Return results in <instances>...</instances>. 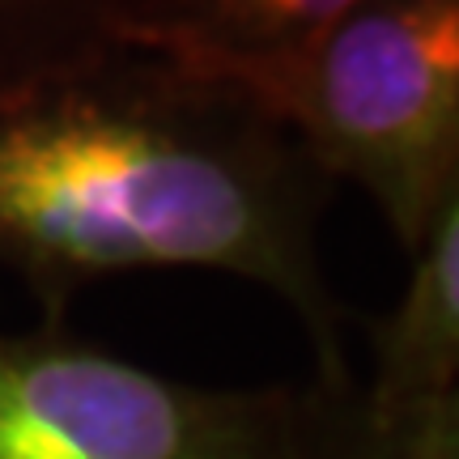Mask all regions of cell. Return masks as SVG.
I'll return each instance as SVG.
<instances>
[{"label":"cell","mask_w":459,"mask_h":459,"mask_svg":"<svg viewBox=\"0 0 459 459\" xmlns=\"http://www.w3.org/2000/svg\"><path fill=\"white\" fill-rule=\"evenodd\" d=\"M247 85L328 179L358 183L417 251L459 196V0H358Z\"/></svg>","instance_id":"obj_2"},{"label":"cell","mask_w":459,"mask_h":459,"mask_svg":"<svg viewBox=\"0 0 459 459\" xmlns=\"http://www.w3.org/2000/svg\"><path fill=\"white\" fill-rule=\"evenodd\" d=\"M111 48L115 0H0V102Z\"/></svg>","instance_id":"obj_5"},{"label":"cell","mask_w":459,"mask_h":459,"mask_svg":"<svg viewBox=\"0 0 459 459\" xmlns=\"http://www.w3.org/2000/svg\"><path fill=\"white\" fill-rule=\"evenodd\" d=\"M0 459H315L290 392L192 387L60 332L0 336Z\"/></svg>","instance_id":"obj_3"},{"label":"cell","mask_w":459,"mask_h":459,"mask_svg":"<svg viewBox=\"0 0 459 459\" xmlns=\"http://www.w3.org/2000/svg\"><path fill=\"white\" fill-rule=\"evenodd\" d=\"M358 0H115V39L209 73L273 65Z\"/></svg>","instance_id":"obj_4"},{"label":"cell","mask_w":459,"mask_h":459,"mask_svg":"<svg viewBox=\"0 0 459 459\" xmlns=\"http://www.w3.org/2000/svg\"><path fill=\"white\" fill-rule=\"evenodd\" d=\"M328 183L247 85L128 43L0 102V264L51 315L99 277L209 268L285 298L344 383Z\"/></svg>","instance_id":"obj_1"}]
</instances>
